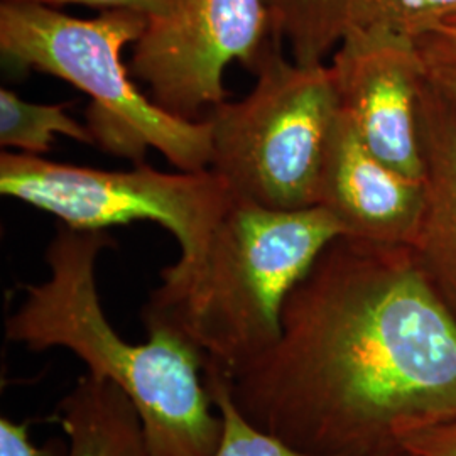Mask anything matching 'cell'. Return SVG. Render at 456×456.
I'll use <instances>...</instances> for the list:
<instances>
[{
	"label": "cell",
	"mask_w": 456,
	"mask_h": 456,
	"mask_svg": "<svg viewBox=\"0 0 456 456\" xmlns=\"http://www.w3.org/2000/svg\"><path fill=\"white\" fill-rule=\"evenodd\" d=\"M227 384L248 423L299 452L399 453L456 419V318L409 245L338 235L288 296L276 345Z\"/></svg>",
	"instance_id": "1"
},
{
	"label": "cell",
	"mask_w": 456,
	"mask_h": 456,
	"mask_svg": "<svg viewBox=\"0 0 456 456\" xmlns=\"http://www.w3.org/2000/svg\"><path fill=\"white\" fill-rule=\"evenodd\" d=\"M107 232L58 228L46 248L49 276L24 286L5 320V338L31 352L65 348L88 375L124 392L137 411L152 456H213L222 416L205 379V359L166 328L129 343L109 322L97 289L98 257L114 247Z\"/></svg>",
	"instance_id": "2"
},
{
	"label": "cell",
	"mask_w": 456,
	"mask_h": 456,
	"mask_svg": "<svg viewBox=\"0 0 456 456\" xmlns=\"http://www.w3.org/2000/svg\"><path fill=\"white\" fill-rule=\"evenodd\" d=\"M338 235L323 207L271 210L233 195L195 259L161 271L142 323L175 331L205 372L232 379L276 345L288 296Z\"/></svg>",
	"instance_id": "3"
},
{
	"label": "cell",
	"mask_w": 456,
	"mask_h": 456,
	"mask_svg": "<svg viewBox=\"0 0 456 456\" xmlns=\"http://www.w3.org/2000/svg\"><path fill=\"white\" fill-rule=\"evenodd\" d=\"M146 26V17L132 11L80 19L39 0H2L0 51L17 69L46 73L86 94V126L103 151L141 164L147 149H156L180 171H207L210 120L167 114L134 83L122 60Z\"/></svg>",
	"instance_id": "4"
},
{
	"label": "cell",
	"mask_w": 456,
	"mask_h": 456,
	"mask_svg": "<svg viewBox=\"0 0 456 456\" xmlns=\"http://www.w3.org/2000/svg\"><path fill=\"white\" fill-rule=\"evenodd\" d=\"M240 102L208 114L210 169L232 195L271 210L318 207L328 139L338 103L328 63L299 65L274 39Z\"/></svg>",
	"instance_id": "5"
},
{
	"label": "cell",
	"mask_w": 456,
	"mask_h": 456,
	"mask_svg": "<svg viewBox=\"0 0 456 456\" xmlns=\"http://www.w3.org/2000/svg\"><path fill=\"white\" fill-rule=\"evenodd\" d=\"M0 191L73 230L159 224L180 244L178 262L201 252L233 198L212 169L163 173L139 164L131 171H105L12 152L0 156Z\"/></svg>",
	"instance_id": "6"
},
{
	"label": "cell",
	"mask_w": 456,
	"mask_h": 456,
	"mask_svg": "<svg viewBox=\"0 0 456 456\" xmlns=\"http://www.w3.org/2000/svg\"><path fill=\"white\" fill-rule=\"evenodd\" d=\"M274 39L265 0H184L173 14L147 20L127 65L167 114L201 120L227 100V66L240 61L254 71Z\"/></svg>",
	"instance_id": "7"
},
{
	"label": "cell",
	"mask_w": 456,
	"mask_h": 456,
	"mask_svg": "<svg viewBox=\"0 0 456 456\" xmlns=\"http://www.w3.org/2000/svg\"><path fill=\"white\" fill-rule=\"evenodd\" d=\"M340 114L377 159L423 181L418 98L423 61L416 37L384 29L346 37L328 60Z\"/></svg>",
	"instance_id": "8"
},
{
	"label": "cell",
	"mask_w": 456,
	"mask_h": 456,
	"mask_svg": "<svg viewBox=\"0 0 456 456\" xmlns=\"http://www.w3.org/2000/svg\"><path fill=\"white\" fill-rule=\"evenodd\" d=\"M318 207L337 218L343 235L409 245L421 218L423 181L377 159L338 110L326 147Z\"/></svg>",
	"instance_id": "9"
},
{
	"label": "cell",
	"mask_w": 456,
	"mask_h": 456,
	"mask_svg": "<svg viewBox=\"0 0 456 456\" xmlns=\"http://www.w3.org/2000/svg\"><path fill=\"white\" fill-rule=\"evenodd\" d=\"M273 34L299 65H323L350 36L418 37L456 16V0H265Z\"/></svg>",
	"instance_id": "10"
},
{
	"label": "cell",
	"mask_w": 456,
	"mask_h": 456,
	"mask_svg": "<svg viewBox=\"0 0 456 456\" xmlns=\"http://www.w3.org/2000/svg\"><path fill=\"white\" fill-rule=\"evenodd\" d=\"M423 210L411 250L456 318V118L424 80L418 98Z\"/></svg>",
	"instance_id": "11"
},
{
	"label": "cell",
	"mask_w": 456,
	"mask_h": 456,
	"mask_svg": "<svg viewBox=\"0 0 456 456\" xmlns=\"http://www.w3.org/2000/svg\"><path fill=\"white\" fill-rule=\"evenodd\" d=\"M65 456H152L141 418L114 384L83 375L58 406Z\"/></svg>",
	"instance_id": "12"
},
{
	"label": "cell",
	"mask_w": 456,
	"mask_h": 456,
	"mask_svg": "<svg viewBox=\"0 0 456 456\" xmlns=\"http://www.w3.org/2000/svg\"><path fill=\"white\" fill-rule=\"evenodd\" d=\"M66 103H33L14 92L0 90V144L19 149L20 154H48L54 135L61 134L82 144H95L88 126L66 112Z\"/></svg>",
	"instance_id": "13"
},
{
	"label": "cell",
	"mask_w": 456,
	"mask_h": 456,
	"mask_svg": "<svg viewBox=\"0 0 456 456\" xmlns=\"http://www.w3.org/2000/svg\"><path fill=\"white\" fill-rule=\"evenodd\" d=\"M213 404L222 416V438L213 456H316L299 452L284 441L248 423L235 408L227 379L218 372H205Z\"/></svg>",
	"instance_id": "14"
},
{
	"label": "cell",
	"mask_w": 456,
	"mask_h": 456,
	"mask_svg": "<svg viewBox=\"0 0 456 456\" xmlns=\"http://www.w3.org/2000/svg\"><path fill=\"white\" fill-rule=\"evenodd\" d=\"M424 80L456 118V29L438 26L416 37Z\"/></svg>",
	"instance_id": "15"
},
{
	"label": "cell",
	"mask_w": 456,
	"mask_h": 456,
	"mask_svg": "<svg viewBox=\"0 0 456 456\" xmlns=\"http://www.w3.org/2000/svg\"><path fill=\"white\" fill-rule=\"evenodd\" d=\"M399 453L404 456H456V419L409 435L401 443Z\"/></svg>",
	"instance_id": "16"
},
{
	"label": "cell",
	"mask_w": 456,
	"mask_h": 456,
	"mask_svg": "<svg viewBox=\"0 0 456 456\" xmlns=\"http://www.w3.org/2000/svg\"><path fill=\"white\" fill-rule=\"evenodd\" d=\"M56 7L65 5H85L90 9L102 11H132L147 20L173 14L184 0H39Z\"/></svg>",
	"instance_id": "17"
},
{
	"label": "cell",
	"mask_w": 456,
	"mask_h": 456,
	"mask_svg": "<svg viewBox=\"0 0 456 456\" xmlns=\"http://www.w3.org/2000/svg\"><path fill=\"white\" fill-rule=\"evenodd\" d=\"M0 456H56L51 446L37 448L29 438L28 424L0 418Z\"/></svg>",
	"instance_id": "18"
},
{
	"label": "cell",
	"mask_w": 456,
	"mask_h": 456,
	"mask_svg": "<svg viewBox=\"0 0 456 456\" xmlns=\"http://www.w3.org/2000/svg\"><path fill=\"white\" fill-rule=\"evenodd\" d=\"M441 26H444V28H452V29H456V16L446 19V20H444Z\"/></svg>",
	"instance_id": "19"
},
{
	"label": "cell",
	"mask_w": 456,
	"mask_h": 456,
	"mask_svg": "<svg viewBox=\"0 0 456 456\" xmlns=\"http://www.w3.org/2000/svg\"><path fill=\"white\" fill-rule=\"evenodd\" d=\"M386 456H404L403 453H392V455H386Z\"/></svg>",
	"instance_id": "20"
}]
</instances>
